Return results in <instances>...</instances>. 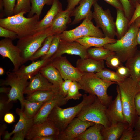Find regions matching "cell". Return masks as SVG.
Instances as JSON below:
<instances>
[{
	"mask_svg": "<svg viewBox=\"0 0 140 140\" xmlns=\"http://www.w3.org/2000/svg\"><path fill=\"white\" fill-rule=\"evenodd\" d=\"M117 84L125 121L129 127L134 128L137 115L135 108V99L136 94L140 92L138 82L129 77Z\"/></svg>",
	"mask_w": 140,
	"mask_h": 140,
	"instance_id": "1",
	"label": "cell"
},
{
	"mask_svg": "<svg viewBox=\"0 0 140 140\" xmlns=\"http://www.w3.org/2000/svg\"><path fill=\"white\" fill-rule=\"evenodd\" d=\"M80 89L86 93L96 96L102 104L107 108L112 100V97L107 93L108 87L116 82L103 80L98 77L95 73L83 72L80 80L78 82Z\"/></svg>",
	"mask_w": 140,
	"mask_h": 140,
	"instance_id": "2",
	"label": "cell"
},
{
	"mask_svg": "<svg viewBox=\"0 0 140 140\" xmlns=\"http://www.w3.org/2000/svg\"><path fill=\"white\" fill-rule=\"evenodd\" d=\"M83 100L78 104L73 107L62 108L58 106L55 107L49 114L47 119L51 120L60 132L63 131L69 124L86 106L93 101L97 97L86 94L83 96Z\"/></svg>",
	"mask_w": 140,
	"mask_h": 140,
	"instance_id": "3",
	"label": "cell"
},
{
	"mask_svg": "<svg viewBox=\"0 0 140 140\" xmlns=\"http://www.w3.org/2000/svg\"><path fill=\"white\" fill-rule=\"evenodd\" d=\"M139 28L132 23L121 38L114 43L106 44L103 47L114 52L122 63L126 62L137 51V37Z\"/></svg>",
	"mask_w": 140,
	"mask_h": 140,
	"instance_id": "4",
	"label": "cell"
},
{
	"mask_svg": "<svg viewBox=\"0 0 140 140\" xmlns=\"http://www.w3.org/2000/svg\"><path fill=\"white\" fill-rule=\"evenodd\" d=\"M26 14L21 12L12 16L0 18V26L16 33L18 39L35 32V29L39 17L35 15L31 17H26Z\"/></svg>",
	"mask_w": 140,
	"mask_h": 140,
	"instance_id": "5",
	"label": "cell"
},
{
	"mask_svg": "<svg viewBox=\"0 0 140 140\" xmlns=\"http://www.w3.org/2000/svg\"><path fill=\"white\" fill-rule=\"evenodd\" d=\"M52 34L49 28L18 39L16 46L19 49L23 63L31 59L42 46L46 38Z\"/></svg>",
	"mask_w": 140,
	"mask_h": 140,
	"instance_id": "6",
	"label": "cell"
},
{
	"mask_svg": "<svg viewBox=\"0 0 140 140\" xmlns=\"http://www.w3.org/2000/svg\"><path fill=\"white\" fill-rule=\"evenodd\" d=\"M92 19L93 12L88 15L79 26L73 29L66 30L60 34L61 39L71 42L87 36L105 37L102 30L94 24Z\"/></svg>",
	"mask_w": 140,
	"mask_h": 140,
	"instance_id": "7",
	"label": "cell"
},
{
	"mask_svg": "<svg viewBox=\"0 0 140 140\" xmlns=\"http://www.w3.org/2000/svg\"><path fill=\"white\" fill-rule=\"evenodd\" d=\"M5 80H1L0 85L9 86L10 89L7 95L8 102L18 100L21 105V109L23 110L24 101V90L28 85L27 79L18 75L14 72H8Z\"/></svg>",
	"mask_w": 140,
	"mask_h": 140,
	"instance_id": "8",
	"label": "cell"
},
{
	"mask_svg": "<svg viewBox=\"0 0 140 140\" xmlns=\"http://www.w3.org/2000/svg\"><path fill=\"white\" fill-rule=\"evenodd\" d=\"M107 108L97 97L93 101L85 107L76 117L101 124L105 128L108 127L111 124L106 114Z\"/></svg>",
	"mask_w": 140,
	"mask_h": 140,
	"instance_id": "9",
	"label": "cell"
},
{
	"mask_svg": "<svg viewBox=\"0 0 140 140\" xmlns=\"http://www.w3.org/2000/svg\"><path fill=\"white\" fill-rule=\"evenodd\" d=\"M93 18L96 26L101 28L105 37L114 39L116 34L115 22L109 9L104 10L97 1L93 4Z\"/></svg>",
	"mask_w": 140,
	"mask_h": 140,
	"instance_id": "10",
	"label": "cell"
},
{
	"mask_svg": "<svg viewBox=\"0 0 140 140\" xmlns=\"http://www.w3.org/2000/svg\"><path fill=\"white\" fill-rule=\"evenodd\" d=\"M51 64L59 71L64 80L79 81L83 72L73 66L65 56H61L51 60Z\"/></svg>",
	"mask_w": 140,
	"mask_h": 140,
	"instance_id": "11",
	"label": "cell"
},
{
	"mask_svg": "<svg viewBox=\"0 0 140 140\" xmlns=\"http://www.w3.org/2000/svg\"><path fill=\"white\" fill-rule=\"evenodd\" d=\"M12 41L7 38L0 41V54L3 58H8L10 60L13 66V71L15 72L24 63L19 49L13 44Z\"/></svg>",
	"mask_w": 140,
	"mask_h": 140,
	"instance_id": "12",
	"label": "cell"
},
{
	"mask_svg": "<svg viewBox=\"0 0 140 140\" xmlns=\"http://www.w3.org/2000/svg\"><path fill=\"white\" fill-rule=\"evenodd\" d=\"M95 123L74 118L62 131L58 135V140H74L89 127Z\"/></svg>",
	"mask_w": 140,
	"mask_h": 140,
	"instance_id": "13",
	"label": "cell"
},
{
	"mask_svg": "<svg viewBox=\"0 0 140 140\" xmlns=\"http://www.w3.org/2000/svg\"><path fill=\"white\" fill-rule=\"evenodd\" d=\"M58 91L54 96L42 105L33 119L34 124L41 123L46 120L51 112L56 106H60L66 104L68 101Z\"/></svg>",
	"mask_w": 140,
	"mask_h": 140,
	"instance_id": "14",
	"label": "cell"
},
{
	"mask_svg": "<svg viewBox=\"0 0 140 140\" xmlns=\"http://www.w3.org/2000/svg\"><path fill=\"white\" fill-rule=\"evenodd\" d=\"M64 54L79 56L81 58H88L87 49L76 41H68L61 39L58 48L51 58V60Z\"/></svg>",
	"mask_w": 140,
	"mask_h": 140,
	"instance_id": "15",
	"label": "cell"
},
{
	"mask_svg": "<svg viewBox=\"0 0 140 140\" xmlns=\"http://www.w3.org/2000/svg\"><path fill=\"white\" fill-rule=\"evenodd\" d=\"M60 133L59 129L50 120L47 119L43 122L34 124L28 132L26 138L32 140L35 137L50 135H58Z\"/></svg>",
	"mask_w": 140,
	"mask_h": 140,
	"instance_id": "16",
	"label": "cell"
},
{
	"mask_svg": "<svg viewBox=\"0 0 140 140\" xmlns=\"http://www.w3.org/2000/svg\"><path fill=\"white\" fill-rule=\"evenodd\" d=\"M116 90L117 96L107 108L105 112L106 117L111 125L119 122H126L123 113L120 91L117 85Z\"/></svg>",
	"mask_w": 140,
	"mask_h": 140,
	"instance_id": "17",
	"label": "cell"
},
{
	"mask_svg": "<svg viewBox=\"0 0 140 140\" xmlns=\"http://www.w3.org/2000/svg\"><path fill=\"white\" fill-rule=\"evenodd\" d=\"M40 73L29 79L28 85L25 88L24 94L27 95L38 91L59 90Z\"/></svg>",
	"mask_w": 140,
	"mask_h": 140,
	"instance_id": "18",
	"label": "cell"
},
{
	"mask_svg": "<svg viewBox=\"0 0 140 140\" xmlns=\"http://www.w3.org/2000/svg\"><path fill=\"white\" fill-rule=\"evenodd\" d=\"M72 11L62 10L57 15L49 27L52 35L60 34L66 30L67 25L72 22L71 18Z\"/></svg>",
	"mask_w": 140,
	"mask_h": 140,
	"instance_id": "19",
	"label": "cell"
},
{
	"mask_svg": "<svg viewBox=\"0 0 140 140\" xmlns=\"http://www.w3.org/2000/svg\"><path fill=\"white\" fill-rule=\"evenodd\" d=\"M51 5L43 19L38 22L35 29V32L49 27L57 15L62 10V4L59 0H54Z\"/></svg>",
	"mask_w": 140,
	"mask_h": 140,
	"instance_id": "20",
	"label": "cell"
},
{
	"mask_svg": "<svg viewBox=\"0 0 140 140\" xmlns=\"http://www.w3.org/2000/svg\"><path fill=\"white\" fill-rule=\"evenodd\" d=\"M51 61V59H41L36 61H34L27 66H21L18 70L14 72L18 76L29 80L30 78L39 73L41 69Z\"/></svg>",
	"mask_w": 140,
	"mask_h": 140,
	"instance_id": "21",
	"label": "cell"
},
{
	"mask_svg": "<svg viewBox=\"0 0 140 140\" xmlns=\"http://www.w3.org/2000/svg\"><path fill=\"white\" fill-rule=\"evenodd\" d=\"M15 111L19 117V121L12 131L9 132L6 131L3 136V139L4 140H8L10 139L11 135L19 131H24L28 133L34 124L33 119H30L27 117L21 108H17Z\"/></svg>",
	"mask_w": 140,
	"mask_h": 140,
	"instance_id": "22",
	"label": "cell"
},
{
	"mask_svg": "<svg viewBox=\"0 0 140 140\" xmlns=\"http://www.w3.org/2000/svg\"><path fill=\"white\" fill-rule=\"evenodd\" d=\"M76 64V67L82 72L95 73L105 68L104 60H98L89 58L79 59Z\"/></svg>",
	"mask_w": 140,
	"mask_h": 140,
	"instance_id": "23",
	"label": "cell"
},
{
	"mask_svg": "<svg viewBox=\"0 0 140 140\" xmlns=\"http://www.w3.org/2000/svg\"><path fill=\"white\" fill-rule=\"evenodd\" d=\"M97 0H81L79 5L72 11L71 16L74 17V19L71 23L74 25L84 20L90 14L92 13V6Z\"/></svg>",
	"mask_w": 140,
	"mask_h": 140,
	"instance_id": "24",
	"label": "cell"
},
{
	"mask_svg": "<svg viewBox=\"0 0 140 140\" xmlns=\"http://www.w3.org/2000/svg\"><path fill=\"white\" fill-rule=\"evenodd\" d=\"M129 127L126 122H119L107 128L103 127L101 133L104 140H118L120 139L124 131Z\"/></svg>",
	"mask_w": 140,
	"mask_h": 140,
	"instance_id": "25",
	"label": "cell"
},
{
	"mask_svg": "<svg viewBox=\"0 0 140 140\" xmlns=\"http://www.w3.org/2000/svg\"><path fill=\"white\" fill-rule=\"evenodd\" d=\"M117 39H111L105 37H100L93 36H87L83 37L76 40V41L87 49L93 47H103L108 44L115 43Z\"/></svg>",
	"mask_w": 140,
	"mask_h": 140,
	"instance_id": "26",
	"label": "cell"
},
{
	"mask_svg": "<svg viewBox=\"0 0 140 140\" xmlns=\"http://www.w3.org/2000/svg\"><path fill=\"white\" fill-rule=\"evenodd\" d=\"M40 73L55 87L59 88L64 81L58 71L50 63L43 67Z\"/></svg>",
	"mask_w": 140,
	"mask_h": 140,
	"instance_id": "27",
	"label": "cell"
},
{
	"mask_svg": "<svg viewBox=\"0 0 140 140\" xmlns=\"http://www.w3.org/2000/svg\"><path fill=\"white\" fill-rule=\"evenodd\" d=\"M125 66L129 70L130 77L138 82L140 79V51H137L135 54L126 61Z\"/></svg>",
	"mask_w": 140,
	"mask_h": 140,
	"instance_id": "28",
	"label": "cell"
},
{
	"mask_svg": "<svg viewBox=\"0 0 140 140\" xmlns=\"http://www.w3.org/2000/svg\"><path fill=\"white\" fill-rule=\"evenodd\" d=\"M117 15L115 26L116 31V36L117 39L121 38L128 31L129 26V20L126 16L123 10L116 9Z\"/></svg>",
	"mask_w": 140,
	"mask_h": 140,
	"instance_id": "29",
	"label": "cell"
},
{
	"mask_svg": "<svg viewBox=\"0 0 140 140\" xmlns=\"http://www.w3.org/2000/svg\"><path fill=\"white\" fill-rule=\"evenodd\" d=\"M103 127L101 124H95L89 127L74 140H104L101 133Z\"/></svg>",
	"mask_w": 140,
	"mask_h": 140,
	"instance_id": "30",
	"label": "cell"
},
{
	"mask_svg": "<svg viewBox=\"0 0 140 140\" xmlns=\"http://www.w3.org/2000/svg\"><path fill=\"white\" fill-rule=\"evenodd\" d=\"M88 58L98 60H106L115 53L103 47H90L87 49Z\"/></svg>",
	"mask_w": 140,
	"mask_h": 140,
	"instance_id": "31",
	"label": "cell"
},
{
	"mask_svg": "<svg viewBox=\"0 0 140 140\" xmlns=\"http://www.w3.org/2000/svg\"><path fill=\"white\" fill-rule=\"evenodd\" d=\"M58 90H51L37 91L28 95L27 99L31 101L45 102L54 96Z\"/></svg>",
	"mask_w": 140,
	"mask_h": 140,
	"instance_id": "32",
	"label": "cell"
},
{
	"mask_svg": "<svg viewBox=\"0 0 140 140\" xmlns=\"http://www.w3.org/2000/svg\"><path fill=\"white\" fill-rule=\"evenodd\" d=\"M45 102H32L25 99L23 110L24 113L28 118L33 119Z\"/></svg>",
	"mask_w": 140,
	"mask_h": 140,
	"instance_id": "33",
	"label": "cell"
},
{
	"mask_svg": "<svg viewBox=\"0 0 140 140\" xmlns=\"http://www.w3.org/2000/svg\"><path fill=\"white\" fill-rule=\"evenodd\" d=\"M54 0H30L31 7L27 15L28 17H31L37 15L39 17L41 14L45 5H52Z\"/></svg>",
	"mask_w": 140,
	"mask_h": 140,
	"instance_id": "34",
	"label": "cell"
},
{
	"mask_svg": "<svg viewBox=\"0 0 140 140\" xmlns=\"http://www.w3.org/2000/svg\"><path fill=\"white\" fill-rule=\"evenodd\" d=\"M95 74L103 80L115 82L117 84L123 81L125 78L119 75L116 72L105 68L95 73Z\"/></svg>",
	"mask_w": 140,
	"mask_h": 140,
	"instance_id": "35",
	"label": "cell"
},
{
	"mask_svg": "<svg viewBox=\"0 0 140 140\" xmlns=\"http://www.w3.org/2000/svg\"><path fill=\"white\" fill-rule=\"evenodd\" d=\"M54 36L50 35L46 38L42 46L34 54L30 61H34L46 54L49 50Z\"/></svg>",
	"mask_w": 140,
	"mask_h": 140,
	"instance_id": "36",
	"label": "cell"
},
{
	"mask_svg": "<svg viewBox=\"0 0 140 140\" xmlns=\"http://www.w3.org/2000/svg\"><path fill=\"white\" fill-rule=\"evenodd\" d=\"M8 97L3 95L0 96V120L2 122L5 115L9 113L12 108L13 105V102H8Z\"/></svg>",
	"mask_w": 140,
	"mask_h": 140,
	"instance_id": "37",
	"label": "cell"
},
{
	"mask_svg": "<svg viewBox=\"0 0 140 140\" xmlns=\"http://www.w3.org/2000/svg\"><path fill=\"white\" fill-rule=\"evenodd\" d=\"M80 89V86L77 81H72L68 93L65 97L68 101L69 100H78L82 96V94L79 92Z\"/></svg>",
	"mask_w": 140,
	"mask_h": 140,
	"instance_id": "38",
	"label": "cell"
},
{
	"mask_svg": "<svg viewBox=\"0 0 140 140\" xmlns=\"http://www.w3.org/2000/svg\"><path fill=\"white\" fill-rule=\"evenodd\" d=\"M61 39L60 34L54 36L48 52L45 55L41 58V59H51L57 51Z\"/></svg>",
	"mask_w": 140,
	"mask_h": 140,
	"instance_id": "39",
	"label": "cell"
},
{
	"mask_svg": "<svg viewBox=\"0 0 140 140\" xmlns=\"http://www.w3.org/2000/svg\"><path fill=\"white\" fill-rule=\"evenodd\" d=\"M31 7L30 0H17L14 10V15L21 12L25 14L30 11Z\"/></svg>",
	"mask_w": 140,
	"mask_h": 140,
	"instance_id": "40",
	"label": "cell"
},
{
	"mask_svg": "<svg viewBox=\"0 0 140 140\" xmlns=\"http://www.w3.org/2000/svg\"><path fill=\"white\" fill-rule=\"evenodd\" d=\"M105 60V63L107 66L113 69H116L122 65V63L116 54L109 56Z\"/></svg>",
	"mask_w": 140,
	"mask_h": 140,
	"instance_id": "41",
	"label": "cell"
},
{
	"mask_svg": "<svg viewBox=\"0 0 140 140\" xmlns=\"http://www.w3.org/2000/svg\"><path fill=\"white\" fill-rule=\"evenodd\" d=\"M6 17L14 15V10L16 0H2Z\"/></svg>",
	"mask_w": 140,
	"mask_h": 140,
	"instance_id": "42",
	"label": "cell"
},
{
	"mask_svg": "<svg viewBox=\"0 0 140 140\" xmlns=\"http://www.w3.org/2000/svg\"><path fill=\"white\" fill-rule=\"evenodd\" d=\"M0 36L9 38L12 40L18 39V36L14 32L0 26Z\"/></svg>",
	"mask_w": 140,
	"mask_h": 140,
	"instance_id": "43",
	"label": "cell"
},
{
	"mask_svg": "<svg viewBox=\"0 0 140 140\" xmlns=\"http://www.w3.org/2000/svg\"><path fill=\"white\" fill-rule=\"evenodd\" d=\"M119 1L126 16L130 20L132 15V6L129 0H119Z\"/></svg>",
	"mask_w": 140,
	"mask_h": 140,
	"instance_id": "44",
	"label": "cell"
},
{
	"mask_svg": "<svg viewBox=\"0 0 140 140\" xmlns=\"http://www.w3.org/2000/svg\"><path fill=\"white\" fill-rule=\"evenodd\" d=\"M72 82L70 80H64L59 88V93L65 97L68 93Z\"/></svg>",
	"mask_w": 140,
	"mask_h": 140,
	"instance_id": "45",
	"label": "cell"
},
{
	"mask_svg": "<svg viewBox=\"0 0 140 140\" xmlns=\"http://www.w3.org/2000/svg\"><path fill=\"white\" fill-rule=\"evenodd\" d=\"M135 134L133 128L128 127L124 131L120 140H133Z\"/></svg>",
	"mask_w": 140,
	"mask_h": 140,
	"instance_id": "46",
	"label": "cell"
},
{
	"mask_svg": "<svg viewBox=\"0 0 140 140\" xmlns=\"http://www.w3.org/2000/svg\"><path fill=\"white\" fill-rule=\"evenodd\" d=\"M115 70L116 72L122 77L126 78L130 76L129 70L126 66H124L123 65L119 66Z\"/></svg>",
	"mask_w": 140,
	"mask_h": 140,
	"instance_id": "47",
	"label": "cell"
},
{
	"mask_svg": "<svg viewBox=\"0 0 140 140\" xmlns=\"http://www.w3.org/2000/svg\"><path fill=\"white\" fill-rule=\"evenodd\" d=\"M140 16V4H137L136 6L135 10L133 12L132 17L129 20V27L135 20Z\"/></svg>",
	"mask_w": 140,
	"mask_h": 140,
	"instance_id": "48",
	"label": "cell"
},
{
	"mask_svg": "<svg viewBox=\"0 0 140 140\" xmlns=\"http://www.w3.org/2000/svg\"><path fill=\"white\" fill-rule=\"evenodd\" d=\"M28 132L24 131H21L16 132L13 134L11 140H24L26 138Z\"/></svg>",
	"mask_w": 140,
	"mask_h": 140,
	"instance_id": "49",
	"label": "cell"
},
{
	"mask_svg": "<svg viewBox=\"0 0 140 140\" xmlns=\"http://www.w3.org/2000/svg\"><path fill=\"white\" fill-rule=\"evenodd\" d=\"M135 106L137 115H140V92L136 95L135 99Z\"/></svg>",
	"mask_w": 140,
	"mask_h": 140,
	"instance_id": "50",
	"label": "cell"
},
{
	"mask_svg": "<svg viewBox=\"0 0 140 140\" xmlns=\"http://www.w3.org/2000/svg\"><path fill=\"white\" fill-rule=\"evenodd\" d=\"M81 0H67V5L66 10L72 11Z\"/></svg>",
	"mask_w": 140,
	"mask_h": 140,
	"instance_id": "51",
	"label": "cell"
},
{
	"mask_svg": "<svg viewBox=\"0 0 140 140\" xmlns=\"http://www.w3.org/2000/svg\"><path fill=\"white\" fill-rule=\"evenodd\" d=\"M3 120L6 123L10 124L15 121V117L12 113H8L4 115Z\"/></svg>",
	"mask_w": 140,
	"mask_h": 140,
	"instance_id": "52",
	"label": "cell"
},
{
	"mask_svg": "<svg viewBox=\"0 0 140 140\" xmlns=\"http://www.w3.org/2000/svg\"><path fill=\"white\" fill-rule=\"evenodd\" d=\"M104 0L108 3L116 8V9H119L123 10L122 6L120 1L118 0Z\"/></svg>",
	"mask_w": 140,
	"mask_h": 140,
	"instance_id": "53",
	"label": "cell"
},
{
	"mask_svg": "<svg viewBox=\"0 0 140 140\" xmlns=\"http://www.w3.org/2000/svg\"><path fill=\"white\" fill-rule=\"evenodd\" d=\"M32 140H58V135H50L35 137Z\"/></svg>",
	"mask_w": 140,
	"mask_h": 140,
	"instance_id": "54",
	"label": "cell"
},
{
	"mask_svg": "<svg viewBox=\"0 0 140 140\" xmlns=\"http://www.w3.org/2000/svg\"><path fill=\"white\" fill-rule=\"evenodd\" d=\"M134 127L135 130L140 133V115L137 118L135 121Z\"/></svg>",
	"mask_w": 140,
	"mask_h": 140,
	"instance_id": "55",
	"label": "cell"
},
{
	"mask_svg": "<svg viewBox=\"0 0 140 140\" xmlns=\"http://www.w3.org/2000/svg\"><path fill=\"white\" fill-rule=\"evenodd\" d=\"M7 128V126L5 124H1L0 126V140L1 139V136H3L5 134Z\"/></svg>",
	"mask_w": 140,
	"mask_h": 140,
	"instance_id": "56",
	"label": "cell"
},
{
	"mask_svg": "<svg viewBox=\"0 0 140 140\" xmlns=\"http://www.w3.org/2000/svg\"><path fill=\"white\" fill-rule=\"evenodd\" d=\"M0 18H3L5 16L4 8L2 0H0Z\"/></svg>",
	"mask_w": 140,
	"mask_h": 140,
	"instance_id": "57",
	"label": "cell"
},
{
	"mask_svg": "<svg viewBox=\"0 0 140 140\" xmlns=\"http://www.w3.org/2000/svg\"><path fill=\"white\" fill-rule=\"evenodd\" d=\"M10 89V87L3 86L0 88V92L1 93H5L7 95L9 93Z\"/></svg>",
	"mask_w": 140,
	"mask_h": 140,
	"instance_id": "58",
	"label": "cell"
},
{
	"mask_svg": "<svg viewBox=\"0 0 140 140\" xmlns=\"http://www.w3.org/2000/svg\"><path fill=\"white\" fill-rule=\"evenodd\" d=\"M133 140H140V133L135 130V134Z\"/></svg>",
	"mask_w": 140,
	"mask_h": 140,
	"instance_id": "59",
	"label": "cell"
},
{
	"mask_svg": "<svg viewBox=\"0 0 140 140\" xmlns=\"http://www.w3.org/2000/svg\"><path fill=\"white\" fill-rule=\"evenodd\" d=\"M137 40L138 44L140 46V27L137 33Z\"/></svg>",
	"mask_w": 140,
	"mask_h": 140,
	"instance_id": "60",
	"label": "cell"
},
{
	"mask_svg": "<svg viewBox=\"0 0 140 140\" xmlns=\"http://www.w3.org/2000/svg\"><path fill=\"white\" fill-rule=\"evenodd\" d=\"M133 23L136 26L139 27H140V16Z\"/></svg>",
	"mask_w": 140,
	"mask_h": 140,
	"instance_id": "61",
	"label": "cell"
},
{
	"mask_svg": "<svg viewBox=\"0 0 140 140\" xmlns=\"http://www.w3.org/2000/svg\"><path fill=\"white\" fill-rule=\"evenodd\" d=\"M4 71L3 68L2 67H0V75H3L4 73Z\"/></svg>",
	"mask_w": 140,
	"mask_h": 140,
	"instance_id": "62",
	"label": "cell"
},
{
	"mask_svg": "<svg viewBox=\"0 0 140 140\" xmlns=\"http://www.w3.org/2000/svg\"><path fill=\"white\" fill-rule=\"evenodd\" d=\"M138 85L139 86H140V79L139 80V81L138 82Z\"/></svg>",
	"mask_w": 140,
	"mask_h": 140,
	"instance_id": "63",
	"label": "cell"
},
{
	"mask_svg": "<svg viewBox=\"0 0 140 140\" xmlns=\"http://www.w3.org/2000/svg\"><path fill=\"white\" fill-rule=\"evenodd\" d=\"M134 0V1H136V0Z\"/></svg>",
	"mask_w": 140,
	"mask_h": 140,
	"instance_id": "64",
	"label": "cell"
}]
</instances>
